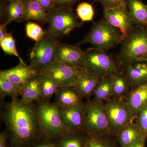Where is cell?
<instances>
[{
  "label": "cell",
  "mask_w": 147,
  "mask_h": 147,
  "mask_svg": "<svg viewBox=\"0 0 147 147\" xmlns=\"http://www.w3.org/2000/svg\"><path fill=\"white\" fill-rule=\"evenodd\" d=\"M4 1H6L9 2L10 1H13V0H4Z\"/></svg>",
  "instance_id": "obj_41"
},
{
  "label": "cell",
  "mask_w": 147,
  "mask_h": 147,
  "mask_svg": "<svg viewBox=\"0 0 147 147\" xmlns=\"http://www.w3.org/2000/svg\"><path fill=\"white\" fill-rule=\"evenodd\" d=\"M26 34L29 38L37 42L43 38L46 31L37 23L28 22L26 26Z\"/></svg>",
  "instance_id": "obj_31"
},
{
  "label": "cell",
  "mask_w": 147,
  "mask_h": 147,
  "mask_svg": "<svg viewBox=\"0 0 147 147\" xmlns=\"http://www.w3.org/2000/svg\"><path fill=\"white\" fill-rule=\"evenodd\" d=\"M59 44L58 37L46 32L43 38L36 42L30 53V65L41 74L42 71L55 62V52Z\"/></svg>",
  "instance_id": "obj_8"
},
{
  "label": "cell",
  "mask_w": 147,
  "mask_h": 147,
  "mask_svg": "<svg viewBox=\"0 0 147 147\" xmlns=\"http://www.w3.org/2000/svg\"><path fill=\"white\" fill-rule=\"evenodd\" d=\"M121 44L116 58L120 67L133 61L147 59V28L134 26Z\"/></svg>",
  "instance_id": "obj_3"
},
{
  "label": "cell",
  "mask_w": 147,
  "mask_h": 147,
  "mask_svg": "<svg viewBox=\"0 0 147 147\" xmlns=\"http://www.w3.org/2000/svg\"><path fill=\"white\" fill-rule=\"evenodd\" d=\"M112 81V91L114 98L123 99L126 97L129 93V88L131 87L122 71H119L111 77Z\"/></svg>",
  "instance_id": "obj_23"
},
{
  "label": "cell",
  "mask_w": 147,
  "mask_h": 147,
  "mask_svg": "<svg viewBox=\"0 0 147 147\" xmlns=\"http://www.w3.org/2000/svg\"><path fill=\"white\" fill-rule=\"evenodd\" d=\"M77 16L82 23L93 21L94 11L91 4L86 2L80 3L76 9Z\"/></svg>",
  "instance_id": "obj_32"
},
{
  "label": "cell",
  "mask_w": 147,
  "mask_h": 147,
  "mask_svg": "<svg viewBox=\"0 0 147 147\" xmlns=\"http://www.w3.org/2000/svg\"><path fill=\"white\" fill-rule=\"evenodd\" d=\"M94 3H100L103 8H112L121 5L127 4V0H94Z\"/></svg>",
  "instance_id": "obj_34"
},
{
  "label": "cell",
  "mask_w": 147,
  "mask_h": 147,
  "mask_svg": "<svg viewBox=\"0 0 147 147\" xmlns=\"http://www.w3.org/2000/svg\"><path fill=\"white\" fill-rule=\"evenodd\" d=\"M122 71L131 87L147 82V59L137 60L122 67Z\"/></svg>",
  "instance_id": "obj_14"
},
{
  "label": "cell",
  "mask_w": 147,
  "mask_h": 147,
  "mask_svg": "<svg viewBox=\"0 0 147 147\" xmlns=\"http://www.w3.org/2000/svg\"><path fill=\"white\" fill-rule=\"evenodd\" d=\"M84 105L61 109L62 119L69 131H84Z\"/></svg>",
  "instance_id": "obj_15"
},
{
  "label": "cell",
  "mask_w": 147,
  "mask_h": 147,
  "mask_svg": "<svg viewBox=\"0 0 147 147\" xmlns=\"http://www.w3.org/2000/svg\"><path fill=\"white\" fill-rule=\"evenodd\" d=\"M0 45L6 55L15 56L19 59L20 63L26 64L18 54L16 49L15 39L11 33L7 32L3 39L0 40Z\"/></svg>",
  "instance_id": "obj_29"
},
{
  "label": "cell",
  "mask_w": 147,
  "mask_h": 147,
  "mask_svg": "<svg viewBox=\"0 0 147 147\" xmlns=\"http://www.w3.org/2000/svg\"><path fill=\"white\" fill-rule=\"evenodd\" d=\"M87 134L84 131H69L57 140V147H85Z\"/></svg>",
  "instance_id": "obj_24"
},
{
  "label": "cell",
  "mask_w": 147,
  "mask_h": 147,
  "mask_svg": "<svg viewBox=\"0 0 147 147\" xmlns=\"http://www.w3.org/2000/svg\"><path fill=\"white\" fill-rule=\"evenodd\" d=\"M146 142V141H142V142H137L126 147H145Z\"/></svg>",
  "instance_id": "obj_40"
},
{
  "label": "cell",
  "mask_w": 147,
  "mask_h": 147,
  "mask_svg": "<svg viewBox=\"0 0 147 147\" xmlns=\"http://www.w3.org/2000/svg\"><path fill=\"white\" fill-rule=\"evenodd\" d=\"M94 100L103 102L110 99L113 96L112 81L111 77L100 79L94 91Z\"/></svg>",
  "instance_id": "obj_25"
},
{
  "label": "cell",
  "mask_w": 147,
  "mask_h": 147,
  "mask_svg": "<svg viewBox=\"0 0 147 147\" xmlns=\"http://www.w3.org/2000/svg\"><path fill=\"white\" fill-rule=\"evenodd\" d=\"M134 26L147 28V5L142 0H127Z\"/></svg>",
  "instance_id": "obj_22"
},
{
  "label": "cell",
  "mask_w": 147,
  "mask_h": 147,
  "mask_svg": "<svg viewBox=\"0 0 147 147\" xmlns=\"http://www.w3.org/2000/svg\"><path fill=\"white\" fill-rule=\"evenodd\" d=\"M38 3L46 11H48L55 6V0H34Z\"/></svg>",
  "instance_id": "obj_37"
},
{
  "label": "cell",
  "mask_w": 147,
  "mask_h": 147,
  "mask_svg": "<svg viewBox=\"0 0 147 147\" xmlns=\"http://www.w3.org/2000/svg\"><path fill=\"white\" fill-rule=\"evenodd\" d=\"M3 105L2 117L8 132L9 147H30L44 138L34 103L15 97Z\"/></svg>",
  "instance_id": "obj_1"
},
{
  "label": "cell",
  "mask_w": 147,
  "mask_h": 147,
  "mask_svg": "<svg viewBox=\"0 0 147 147\" xmlns=\"http://www.w3.org/2000/svg\"><path fill=\"white\" fill-rule=\"evenodd\" d=\"M57 140L43 138L30 147H57Z\"/></svg>",
  "instance_id": "obj_35"
},
{
  "label": "cell",
  "mask_w": 147,
  "mask_h": 147,
  "mask_svg": "<svg viewBox=\"0 0 147 147\" xmlns=\"http://www.w3.org/2000/svg\"><path fill=\"white\" fill-rule=\"evenodd\" d=\"M11 22V21H9V20H7L4 23L0 25V40H1L5 34L7 33V26Z\"/></svg>",
  "instance_id": "obj_39"
},
{
  "label": "cell",
  "mask_w": 147,
  "mask_h": 147,
  "mask_svg": "<svg viewBox=\"0 0 147 147\" xmlns=\"http://www.w3.org/2000/svg\"><path fill=\"white\" fill-rule=\"evenodd\" d=\"M84 57L85 51L79 45L59 43L55 52V62L83 69Z\"/></svg>",
  "instance_id": "obj_12"
},
{
  "label": "cell",
  "mask_w": 147,
  "mask_h": 147,
  "mask_svg": "<svg viewBox=\"0 0 147 147\" xmlns=\"http://www.w3.org/2000/svg\"><path fill=\"white\" fill-rule=\"evenodd\" d=\"M134 119L147 105V82L133 88L125 100Z\"/></svg>",
  "instance_id": "obj_16"
},
{
  "label": "cell",
  "mask_w": 147,
  "mask_h": 147,
  "mask_svg": "<svg viewBox=\"0 0 147 147\" xmlns=\"http://www.w3.org/2000/svg\"><path fill=\"white\" fill-rule=\"evenodd\" d=\"M84 70V69L54 62L41 74L52 79L60 88L74 87L77 78Z\"/></svg>",
  "instance_id": "obj_10"
},
{
  "label": "cell",
  "mask_w": 147,
  "mask_h": 147,
  "mask_svg": "<svg viewBox=\"0 0 147 147\" xmlns=\"http://www.w3.org/2000/svg\"><path fill=\"white\" fill-rule=\"evenodd\" d=\"M9 139L8 132L7 129L0 133V147H7Z\"/></svg>",
  "instance_id": "obj_38"
},
{
  "label": "cell",
  "mask_w": 147,
  "mask_h": 147,
  "mask_svg": "<svg viewBox=\"0 0 147 147\" xmlns=\"http://www.w3.org/2000/svg\"><path fill=\"white\" fill-rule=\"evenodd\" d=\"M104 18L111 25L119 29L122 35L123 40L134 26L127 4L121 5L112 8H103Z\"/></svg>",
  "instance_id": "obj_11"
},
{
  "label": "cell",
  "mask_w": 147,
  "mask_h": 147,
  "mask_svg": "<svg viewBox=\"0 0 147 147\" xmlns=\"http://www.w3.org/2000/svg\"><path fill=\"white\" fill-rule=\"evenodd\" d=\"M24 86L18 85L2 79H0V94L1 98L7 96L18 97L21 96V90Z\"/></svg>",
  "instance_id": "obj_28"
},
{
  "label": "cell",
  "mask_w": 147,
  "mask_h": 147,
  "mask_svg": "<svg viewBox=\"0 0 147 147\" xmlns=\"http://www.w3.org/2000/svg\"><path fill=\"white\" fill-rule=\"evenodd\" d=\"M120 67L116 59L107 51L94 47L85 51L83 68L99 79L112 77Z\"/></svg>",
  "instance_id": "obj_5"
},
{
  "label": "cell",
  "mask_w": 147,
  "mask_h": 147,
  "mask_svg": "<svg viewBox=\"0 0 147 147\" xmlns=\"http://www.w3.org/2000/svg\"><path fill=\"white\" fill-rule=\"evenodd\" d=\"M135 123L147 139V105L139 113Z\"/></svg>",
  "instance_id": "obj_33"
},
{
  "label": "cell",
  "mask_w": 147,
  "mask_h": 147,
  "mask_svg": "<svg viewBox=\"0 0 147 147\" xmlns=\"http://www.w3.org/2000/svg\"><path fill=\"white\" fill-rule=\"evenodd\" d=\"M36 108L40 128L45 138L58 140L69 132L62 119L60 108L55 102L40 101Z\"/></svg>",
  "instance_id": "obj_2"
},
{
  "label": "cell",
  "mask_w": 147,
  "mask_h": 147,
  "mask_svg": "<svg viewBox=\"0 0 147 147\" xmlns=\"http://www.w3.org/2000/svg\"><path fill=\"white\" fill-rule=\"evenodd\" d=\"M41 74L31 65L19 62L12 68L1 70L0 79L24 86L32 77Z\"/></svg>",
  "instance_id": "obj_13"
},
{
  "label": "cell",
  "mask_w": 147,
  "mask_h": 147,
  "mask_svg": "<svg viewBox=\"0 0 147 147\" xmlns=\"http://www.w3.org/2000/svg\"><path fill=\"white\" fill-rule=\"evenodd\" d=\"M115 136L120 147H126L147 140L141 129L133 122L121 129Z\"/></svg>",
  "instance_id": "obj_17"
},
{
  "label": "cell",
  "mask_w": 147,
  "mask_h": 147,
  "mask_svg": "<svg viewBox=\"0 0 147 147\" xmlns=\"http://www.w3.org/2000/svg\"><path fill=\"white\" fill-rule=\"evenodd\" d=\"M55 95V103L60 109L77 107L84 105L82 98L73 87L59 88Z\"/></svg>",
  "instance_id": "obj_18"
},
{
  "label": "cell",
  "mask_w": 147,
  "mask_h": 147,
  "mask_svg": "<svg viewBox=\"0 0 147 147\" xmlns=\"http://www.w3.org/2000/svg\"><path fill=\"white\" fill-rule=\"evenodd\" d=\"M110 136H96L87 134L85 147H117Z\"/></svg>",
  "instance_id": "obj_30"
},
{
  "label": "cell",
  "mask_w": 147,
  "mask_h": 147,
  "mask_svg": "<svg viewBox=\"0 0 147 147\" xmlns=\"http://www.w3.org/2000/svg\"><path fill=\"white\" fill-rule=\"evenodd\" d=\"M49 27L46 32L53 36H63L82 25L71 7L55 6L47 11Z\"/></svg>",
  "instance_id": "obj_7"
},
{
  "label": "cell",
  "mask_w": 147,
  "mask_h": 147,
  "mask_svg": "<svg viewBox=\"0 0 147 147\" xmlns=\"http://www.w3.org/2000/svg\"><path fill=\"white\" fill-rule=\"evenodd\" d=\"M59 88L52 79L42 75L40 84L41 94L40 101H50L53 96L57 93Z\"/></svg>",
  "instance_id": "obj_27"
},
{
  "label": "cell",
  "mask_w": 147,
  "mask_h": 147,
  "mask_svg": "<svg viewBox=\"0 0 147 147\" xmlns=\"http://www.w3.org/2000/svg\"><path fill=\"white\" fill-rule=\"evenodd\" d=\"M84 130L87 134L96 136L113 135L105 103L88 100L84 103Z\"/></svg>",
  "instance_id": "obj_4"
},
{
  "label": "cell",
  "mask_w": 147,
  "mask_h": 147,
  "mask_svg": "<svg viewBox=\"0 0 147 147\" xmlns=\"http://www.w3.org/2000/svg\"><path fill=\"white\" fill-rule=\"evenodd\" d=\"M105 107L111 131L115 135L134 120L126 101L120 98H110L105 101Z\"/></svg>",
  "instance_id": "obj_9"
},
{
  "label": "cell",
  "mask_w": 147,
  "mask_h": 147,
  "mask_svg": "<svg viewBox=\"0 0 147 147\" xmlns=\"http://www.w3.org/2000/svg\"><path fill=\"white\" fill-rule=\"evenodd\" d=\"M123 40L119 29L113 26L104 17L93 25L90 32L77 45L89 43L94 47L107 51Z\"/></svg>",
  "instance_id": "obj_6"
},
{
  "label": "cell",
  "mask_w": 147,
  "mask_h": 147,
  "mask_svg": "<svg viewBox=\"0 0 147 147\" xmlns=\"http://www.w3.org/2000/svg\"><path fill=\"white\" fill-rule=\"evenodd\" d=\"M8 2L5 10L7 20L18 23L23 21L24 8L22 0H13Z\"/></svg>",
  "instance_id": "obj_26"
},
{
  "label": "cell",
  "mask_w": 147,
  "mask_h": 147,
  "mask_svg": "<svg viewBox=\"0 0 147 147\" xmlns=\"http://www.w3.org/2000/svg\"><path fill=\"white\" fill-rule=\"evenodd\" d=\"M100 79L84 70L76 79L74 88L82 98H88L93 94Z\"/></svg>",
  "instance_id": "obj_19"
},
{
  "label": "cell",
  "mask_w": 147,
  "mask_h": 147,
  "mask_svg": "<svg viewBox=\"0 0 147 147\" xmlns=\"http://www.w3.org/2000/svg\"><path fill=\"white\" fill-rule=\"evenodd\" d=\"M42 79V74H39L30 79L24 85L21 91L22 100L28 103L38 102L41 101L40 84Z\"/></svg>",
  "instance_id": "obj_21"
},
{
  "label": "cell",
  "mask_w": 147,
  "mask_h": 147,
  "mask_svg": "<svg viewBox=\"0 0 147 147\" xmlns=\"http://www.w3.org/2000/svg\"><path fill=\"white\" fill-rule=\"evenodd\" d=\"M80 0H55V6L58 7H71Z\"/></svg>",
  "instance_id": "obj_36"
},
{
  "label": "cell",
  "mask_w": 147,
  "mask_h": 147,
  "mask_svg": "<svg viewBox=\"0 0 147 147\" xmlns=\"http://www.w3.org/2000/svg\"><path fill=\"white\" fill-rule=\"evenodd\" d=\"M24 8L23 21H34L45 25L48 23L47 12L34 0H22Z\"/></svg>",
  "instance_id": "obj_20"
}]
</instances>
